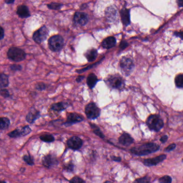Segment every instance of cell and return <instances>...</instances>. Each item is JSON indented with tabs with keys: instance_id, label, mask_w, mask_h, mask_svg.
<instances>
[{
	"instance_id": "e575fe53",
	"label": "cell",
	"mask_w": 183,
	"mask_h": 183,
	"mask_svg": "<svg viewBox=\"0 0 183 183\" xmlns=\"http://www.w3.org/2000/svg\"><path fill=\"white\" fill-rule=\"evenodd\" d=\"M135 181L138 183H149L150 182V178L148 177H145L142 178L138 179Z\"/></svg>"
},
{
	"instance_id": "9c48e42d",
	"label": "cell",
	"mask_w": 183,
	"mask_h": 183,
	"mask_svg": "<svg viewBox=\"0 0 183 183\" xmlns=\"http://www.w3.org/2000/svg\"><path fill=\"white\" fill-rule=\"evenodd\" d=\"M75 24L80 26H84L86 25L88 21L89 17L87 14L82 12H76L73 18Z\"/></svg>"
},
{
	"instance_id": "4fadbf2b",
	"label": "cell",
	"mask_w": 183,
	"mask_h": 183,
	"mask_svg": "<svg viewBox=\"0 0 183 183\" xmlns=\"http://www.w3.org/2000/svg\"><path fill=\"white\" fill-rule=\"evenodd\" d=\"M166 155H161L157 156V157L153 158H148L143 161V163L144 165H146V166L148 167H151V166H154L156 165L159 163L162 162L166 158Z\"/></svg>"
},
{
	"instance_id": "c3c4849f",
	"label": "cell",
	"mask_w": 183,
	"mask_h": 183,
	"mask_svg": "<svg viewBox=\"0 0 183 183\" xmlns=\"http://www.w3.org/2000/svg\"></svg>"
},
{
	"instance_id": "7402d4cb",
	"label": "cell",
	"mask_w": 183,
	"mask_h": 183,
	"mask_svg": "<svg viewBox=\"0 0 183 183\" xmlns=\"http://www.w3.org/2000/svg\"><path fill=\"white\" fill-rule=\"evenodd\" d=\"M98 79L96 75H95V74L94 73L90 74L87 78V85L90 89H92L94 87L96 86L97 83L98 82Z\"/></svg>"
},
{
	"instance_id": "b9f144b4",
	"label": "cell",
	"mask_w": 183,
	"mask_h": 183,
	"mask_svg": "<svg viewBox=\"0 0 183 183\" xmlns=\"http://www.w3.org/2000/svg\"><path fill=\"white\" fill-rule=\"evenodd\" d=\"M175 35L176 36L181 38V39H183V31H181V32H176L175 33Z\"/></svg>"
},
{
	"instance_id": "484cf974",
	"label": "cell",
	"mask_w": 183,
	"mask_h": 183,
	"mask_svg": "<svg viewBox=\"0 0 183 183\" xmlns=\"http://www.w3.org/2000/svg\"><path fill=\"white\" fill-rule=\"evenodd\" d=\"M40 139L45 142H52L54 141V136L51 134H44L40 136Z\"/></svg>"
},
{
	"instance_id": "603a6c76",
	"label": "cell",
	"mask_w": 183,
	"mask_h": 183,
	"mask_svg": "<svg viewBox=\"0 0 183 183\" xmlns=\"http://www.w3.org/2000/svg\"><path fill=\"white\" fill-rule=\"evenodd\" d=\"M68 106H69V104L68 103L61 101V102L53 104L51 106V108L52 110L54 111L60 112L65 110L66 108H68Z\"/></svg>"
},
{
	"instance_id": "30bf717a",
	"label": "cell",
	"mask_w": 183,
	"mask_h": 183,
	"mask_svg": "<svg viewBox=\"0 0 183 183\" xmlns=\"http://www.w3.org/2000/svg\"><path fill=\"white\" fill-rule=\"evenodd\" d=\"M31 129L29 126H25L22 128L21 129H16L14 131L10 132L8 135L10 138H18L20 136H25L30 133Z\"/></svg>"
},
{
	"instance_id": "1f68e13d",
	"label": "cell",
	"mask_w": 183,
	"mask_h": 183,
	"mask_svg": "<svg viewBox=\"0 0 183 183\" xmlns=\"http://www.w3.org/2000/svg\"><path fill=\"white\" fill-rule=\"evenodd\" d=\"M101 61L100 62H97L96 64H93V65H90V66H88V67H87L86 68H84V69H80V70H78V71H76V72L78 73H82L83 72H85V71H87V70H89V69H91V68H93L95 66H96L97 65H98V64H100L101 63Z\"/></svg>"
},
{
	"instance_id": "ba28073f",
	"label": "cell",
	"mask_w": 183,
	"mask_h": 183,
	"mask_svg": "<svg viewBox=\"0 0 183 183\" xmlns=\"http://www.w3.org/2000/svg\"><path fill=\"white\" fill-rule=\"evenodd\" d=\"M49 31L45 26H42L36 31L33 35V39L37 44H41L46 40Z\"/></svg>"
},
{
	"instance_id": "8fae6325",
	"label": "cell",
	"mask_w": 183,
	"mask_h": 183,
	"mask_svg": "<svg viewBox=\"0 0 183 183\" xmlns=\"http://www.w3.org/2000/svg\"><path fill=\"white\" fill-rule=\"evenodd\" d=\"M67 145L69 148L73 150H78L82 146L83 141L82 139L78 136H73L67 141Z\"/></svg>"
},
{
	"instance_id": "4dcf8cb0",
	"label": "cell",
	"mask_w": 183,
	"mask_h": 183,
	"mask_svg": "<svg viewBox=\"0 0 183 183\" xmlns=\"http://www.w3.org/2000/svg\"><path fill=\"white\" fill-rule=\"evenodd\" d=\"M172 179L170 176H165L159 179V182L162 183H171Z\"/></svg>"
},
{
	"instance_id": "74e56055",
	"label": "cell",
	"mask_w": 183,
	"mask_h": 183,
	"mask_svg": "<svg viewBox=\"0 0 183 183\" xmlns=\"http://www.w3.org/2000/svg\"><path fill=\"white\" fill-rule=\"evenodd\" d=\"M10 69L12 71H21L22 67L19 65H12L10 66Z\"/></svg>"
},
{
	"instance_id": "f1b7e54d",
	"label": "cell",
	"mask_w": 183,
	"mask_h": 183,
	"mask_svg": "<svg viewBox=\"0 0 183 183\" xmlns=\"http://www.w3.org/2000/svg\"><path fill=\"white\" fill-rule=\"evenodd\" d=\"M47 7L49 9L59 10L61 9V7L63 6V5L60 3L53 2L47 5Z\"/></svg>"
},
{
	"instance_id": "9a60e30c",
	"label": "cell",
	"mask_w": 183,
	"mask_h": 183,
	"mask_svg": "<svg viewBox=\"0 0 183 183\" xmlns=\"http://www.w3.org/2000/svg\"><path fill=\"white\" fill-rule=\"evenodd\" d=\"M17 14L22 18H27L30 16V12L26 5H19L17 9Z\"/></svg>"
},
{
	"instance_id": "60d3db41",
	"label": "cell",
	"mask_w": 183,
	"mask_h": 183,
	"mask_svg": "<svg viewBox=\"0 0 183 183\" xmlns=\"http://www.w3.org/2000/svg\"><path fill=\"white\" fill-rule=\"evenodd\" d=\"M0 35H1L0 39H1V40H2L3 39V38L5 37V31H4V29L2 27H1Z\"/></svg>"
},
{
	"instance_id": "cb8c5ba5",
	"label": "cell",
	"mask_w": 183,
	"mask_h": 183,
	"mask_svg": "<svg viewBox=\"0 0 183 183\" xmlns=\"http://www.w3.org/2000/svg\"><path fill=\"white\" fill-rule=\"evenodd\" d=\"M9 78L8 76L2 73L1 74V78H0V85L1 88H5L7 87L9 85Z\"/></svg>"
},
{
	"instance_id": "83f0119b",
	"label": "cell",
	"mask_w": 183,
	"mask_h": 183,
	"mask_svg": "<svg viewBox=\"0 0 183 183\" xmlns=\"http://www.w3.org/2000/svg\"><path fill=\"white\" fill-rule=\"evenodd\" d=\"M175 84L179 88H183V74H179L176 76Z\"/></svg>"
},
{
	"instance_id": "4316f807",
	"label": "cell",
	"mask_w": 183,
	"mask_h": 183,
	"mask_svg": "<svg viewBox=\"0 0 183 183\" xmlns=\"http://www.w3.org/2000/svg\"><path fill=\"white\" fill-rule=\"evenodd\" d=\"M90 125L91 126L92 129L93 130L94 133L96 134L97 136H99L101 138H104V137H105L104 135L101 132L100 129L98 127H97L96 125L92 124H90Z\"/></svg>"
},
{
	"instance_id": "52a82bcc",
	"label": "cell",
	"mask_w": 183,
	"mask_h": 183,
	"mask_svg": "<svg viewBox=\"0 0 183 183\" xmlns=\"http://www.w3.org/2000/svg\"><path fill=\"white\" fill-rule=\"evenodd\" d=\"M120 67L122 73L125 75L128 76L134 69V64L131 58L125 56L120 61Z\"/></svg>"
},
{
	"instance_id": "d590c367",
	"label": "cell",
	"mask_w": 183,
	"mask_h": 183,
	"mask_svg": "<svg viewBox=\"0 0 183 183\" xmlns=\"http://www.w3.org/2000/svg\"><path fill=\"white\" fill-rule=\"evenodd\" d=\"M36 89L39 91H42L46 89V85L44 83H39L36 85Z\"/></svg>"
},
{
	"instance_id": "ac0fdd59",
	"label": "cell",
	"mask_w": 183,
	"mask_h": 183,
	"mask_svg": "<svg viewBox=\"0 0 183 183\" xmlns=\"http://www.w3.org/2000/svg\"><path fill=\"white\" fill-rule=\"evenodd\" d=\"M133 141H134L133 138L130 136V135L126 133L122 134L119 138V143L124 146H129L131 143H133Z\"/></svg>"
},
{
	"instance_id": "2e32d148",
	"label": "cell",
	"mask_w": 183,
	"mask_h": 183,
	"mask_svg": "<svg viewBox=\"0 0 183 183\" xmlns=\"http://www.w3.org/2000/svg\"><path fill=\"white\" fill-rule=\"evenodd\" d=\"M105 16L108 21L115 22L117 19V12L113 7H109L106 9Z\"/></svg>"
},
{
	"instance_id": "836d02e7",
	"label": "cell",
	"mask_w": 183,
	"mask_h": 183,
	"mask_svg": "<svg viewBox=\"0 0 183 183\" xmlns=\"http://www.w3.org/2000/svg\"><path fill=\"white\" fill-rule=\"evenodd\" d=\"M1 95L4 98H7V97H9V92L7 89L1 88Z\"/></svg>"
},
{
	"instance_id": "f6af8a7d",
	"label": "cell",
	"mask_w": 183,
	"mask_h": 183,
	"mask_svg": "<svg viewBox=\"0 0 183 183\" xmlns=\"http://www.w3.org/2000/svg\"><path fill=\"white\" fill-rule=\"evenodd\" d=\"M111 158H112V159L113 161H115V162H120V161H121V158L119 157L112 156Z\"/></svg>"
},
{
	"instance_id": "ffe728a7",
	"label": "cell",
	"mask_w": 183,
	"mask_h": 183,
	"mask_svg": "<svg viewBox=\"0 0 183 183\" xmlns=\"http://www.w3.org/2000/svg\"><path fill=\"white\" fill-rule=\"evenodd\" d=\"M116 44V39L113 37H108L101 42L102 47L105 49H110L114 47Z\"/></svg>"
},
{
	"instance_id": "d6a6232c",
	"label": "cell",
	"mask_w": 183,
	"mask_h": 183,
	"mask_svg": "<svg viewBox=\"0 0 183 183\" xmlns=\"http://www.w3.org/2000/svg\"><path fill=\"white\" fill-rule=\"evenodd\" d=\"M71 183H85V181L78 176H75L69 181Z\"/></svg>"
},
{
	"instance_id": "277c9868",
	"label": "cell",
	"mask_w": 183,
	"mask_h": 183,
	"mask_svg": "<svg viewBox=\"0 0 183 183\" xmlns=\"http://www.w3.org/2000/svg\"><path fill=\"white\" fill-rule=\"evenodd\" d=\"M49 49L54 52H60L64 46V38L60 35L52 36L48 39Z\"/></svg>"
},
{
	"instance_id": "7a4b0ae2",
	"label": "cell",
	"mask_w": 183,
	"mask_h": 183,
	"mask_svg": "<svg viewBox=\"0 0 183 183\" xmlns=\"http://www.w3.org/2000/svg\"><path fill=\"white\" fill-rule=\"evenodd\" d=\"M105 82L109 88L112 89H121L125 85L124 79L118 75L108 76L105 79Z\"/></svg>"
},
{
	"instance_id": "ab89813d",
	"label": "cell",
	"mask_w": 183,
	"mask_h": 183,
	"mask_svg": "<svg viewBox=\"0 0 183 183\" xmlns=\"http://www.w3.org/2000/svg\"><path fill=\"white\" fill-rule=\"evenodd\" d=\"M128 46V43L125 41H122L120 44V48L121 49H124Z\"/></svg>"
},
{
	"instance_id": "3957f363",
	"label": "cell",
	"mask_w": 183,
	"mask_h": 183,
	"mask_svg": "<svg viewBox=\"0 0 183 183\" xmlns=\"http://www.w3.org/2000/svg\"><path fill=\"white\" fill-rule=\"evenodd\" d=\"M147 124L151 130L160 131L164 126V122L159 115H150L147 120Z\"/></svg>"
},
{
	"instance_id": "5bb4252c",
	"label": "cell",
	"mask_w": 183,
	"mask_h": 183,
	"mask_svg": "<svg viewBox=\"0 0 183 183\" xmlns=\"http://www.w3.org/2000/svg\"><path fill=\"white\" fill-rule=\"evenodd\" d=\"M58 164V160L53 155L49 154L42 158V165L47 168H51L54 165H56Z\"/></svg>"
},
{
	"instance_id": "bcb514c9",
	"label": "cell",
	"mask_w": 183,
	"mask_h": 183,
	"mask_svg": "<svg viewBox=\"0 0 183 183\" xmlns=\"http://www.w3.org/2000/svg\"><path fill=\"white\" fill-rule=\"evenodd\" d=\"M15 0H5V2L7 5H11L14 3Z\"/></svg>"
},
{
	"instance_id": "7bdbcfd3",
	"label": "cell",
	"mask_w": 183,
	"mask_h": 183,
	"mask_svg": "<svg viewBox=\"0 0 183 183\" xmlns=\"http://www.w3.org/2000/svg\"><path fill=\"white\" fill-rule=\"evenodd\" d=\"M168 137L167 135H164V136H162L161 138H160V141L162 142V143H165V142H167L168 140Z\"/></svg>"
},
{
	"instance_id": "7dc6e473",
	"label": "cell",
	"mask_w": 183,
	"mask_h": 183,
	"mask_svg": "<svg viewBox=\"0 0 183 183\" xmlns=\"http://www.w3.org/2000/svg\"><path fill=\"white\" fill-rule=\"evenodd\" d=\"M177 3L179 7H183V0H177Z\"/></svg>"
},
{
	"instance_id": "5b68a950",
	"label": "cell",
	"mask_w": 183,
	"mask_h": 183,
	"mask_svg": "<svg viewBox=\"0 0 183 183\" xmlns=\"http://www.w3.org/2000/svg\"><path fill=\"white\" fill-rule=\"evenodd\" d=\"M7 56L8 59L12 61L20 62L26 58V53L21 48L11 47L8 51Z\"/></svg>"
},
{
	"instance_id": "d4e9b609",
	"label": "cell",
	"mask_w": 183,
	"mask_h": 183,
	"mask_svg": "<svg viewBox=\"0 0 183 183\" xmlns=\"http://www.w3.org/2000/svg\"><path fill=\"white\" fill-rule=\"evenodd\" d=\"M10 120L7 118L2 117L1 118L0 121V128L1 129L3 130L7 128L9 126Z\"/></svg>"
},
{
	"instance_id": "f35d334b",
	"label": "cell",
	"mask_w": 183,
	"mask_h": 183,
	"mask_svg": "<svg viewBox=\"0 0 183 183\" xmlns=\"http://www.w3.org/2000/svg\"><path fill=\"white\" fill-rule=\"evenodd\" d=\"M176 144L173 143V144H171V145L168 146L167 148H165V151L166 152H170V151H171L172 150H174L175 149V148H176Z\"/></svg>"
},
{
	"instance_id": "f546056e",
	"label": "cell",
	"mask_w": 183,
	"mask_h": 183,
	"mask_svg": "<svg viewBox=\"0 0 183 183\" xmlns=\"http://www.w3.org/2000/svg\"><path fill=\"white\" fill-rule=\"evenodd\" d=\"M23 159L29 165L32 166L34 165L33 158L31 157L30 155H24L23 157Z\"/></svg>"
},
{
	"instance_id": "44dd1931",
	"label": "cell",
	"mask_w": 183,
	"mask_h": 183,
	"mask_svg": "<svg viewBox=\"0 0 183 183\" xmlns=\"http://www.w3.org/2000/svg\"><path fill=\"white\" fill-rule=\"evenodd\" d=\"M85 56L89 62H93L95 61L98 56V52L95 48H90L88 49L85 53Z\"/></svg>"
},
{
	"instance_id": "ee69618b",
	"label": "cell",
	"mask_w": 183,
	"mask_h": 183,
	"mask_svg": "<svg viewBox=\"0 0 183 183\" xmlns=\"http://www.w3.org/2000/svg\"><path fill=\"white\" fill-rule=\"evenodd\" d=\"M85 78L84 76H78L77 78L76 79V81L77 82H81Z\"/></svg>"
},
{
	"instance_id": "d6986e66",
	"label": "cell",
	"mask_w": 183,
	"mask_h": 183,
	"mask_svg": "<svg viewBox=\"0 0 183 183\" xmlns=\"http://www.w3.org/2000/svg\"><path fill=\"white\" fill-rule=\"evenodd\" d=\"M120 16L122 23L125 26L128 25L131 23L129 10L127 9H122L120 11Z\"/></svg>"
},
{
	"instance_id": "8d00e7d4",
	"label": "cell",
	"mask_w": 183,
	"mask_h": 183,
	"mask_svg": "<svg viewBox=\"0 0 183 183\" xmlns=\"http://www.w3.org/2000/svg\"><path fill=\"white\" fill-rule=\"evenodd\" d=\"M74 165L72 163L64 166V169H65L66 170L69 172L73 171L74 170Z\"/></svg>"
},
{
	"instance_id": "8992f818",
	"label": "cell",
	"mask_w": 183,
	"mask_h": 183,
	"mask_svg": "<svg viewBox=\"0 0 183 183\" xmlns=\"http://www.w3.org/2000/svg\"><path fill=\"white\" fill-rule=\"evenodd\" d=\"M85 113L89 119H96L101 115V109L94 102L87 104L85 108Z\"/></svg>"
},
{
	"instance_id": "e0dca14e",
	"label": "cell",
	"mask_w": 183,
	"mask_h": 183,
	"mask_svg": "<svg viewBox=\"0 0 183 183\" xmlns=\"http://www.w3.org/2000/svg\"><path fill=\"white\" fill-rule=\"evenodd\" d=\"M40 112L35 108L29 111L26 117V121L30 124H33L36 120L40 117Z\"/></svg>"
},
{
	"instance_id": "7c38bea8",
	"label": "cell",
	"mask_w": 183,
	"mask_h": 183,
	"mask_svg": "<svg viewBox=\"0 0 183 183\" xmlns=\"http://www.w3.org/2000/svg\"><path fill=\"white\" fill-rule=\"evenodd\" d=\"M83 120V117L82 115L75 113H70L68 115L67 121L64 125L67 127H68L72 125L75 124L76 123L81 122Z\"/></svg>"
},
{
	"instance_id": "6da1fadb",
	"label": "cell",
	"mask_w": 183,
	"mask_h": 183,
	"mask_svg": "<svg viewBox=\"0 0 183 183\" xmlns=\"http://www.w3.org/2000/svg\"><path fill=\"white\" fill-rule=\"evenodd\" d=\"M160 146L154 143H147L141 146L134 147L131 149V153L137 156H145L159 150Z\"/></svg>"
}]
</instances>
